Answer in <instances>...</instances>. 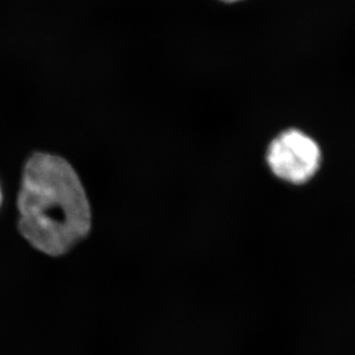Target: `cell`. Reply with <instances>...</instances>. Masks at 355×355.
Here are the masks:
<instances>
[{"instance_id": "277c9868", "label": "cell", "mask_w": 355, "mask_h": 355, "mask_svg": "<svg viewBox=\"0 0 355 355\" xmlns=\"http://www.w3.org/2000/svg\"><path fill=\"white\" fill-rule=\"evenodd\" d=\"M1 202H3V193H1V188H0V207H1Z\"/></svg>"}, {"instance_id": "3957f363", "label": "cell", "mask_w": 355, "mask_h": 355, "mask_svg": "<svg viewBox=\"0 0 355 355\" xmlns=\"http://www.w3.org/2000/svg\"><path fill=\"white\" fill-rule=\"evenodd\" d=\"M224 3H236V1H241V0H222Z\"/></svg>"}, {"instance_id": "7a4b0ae2", "label": "cell", "mask_w": 355, "mask_h": 355, "mask_svg": "<svg viewBox=\"0 0 355 355\" xmlns=\"http://www.w3.org/2000/svg\"><path fill=\"white\" fill-rule=\"evenodd\" d=\"M321 158L316 141L297 130L280 133L266 153V163L273 175L293 184L311 180L320 168Z\"/></svg>"}, {"instance_id": "6da1fadb", "label": "cell", "mask_w": 355, "mask_h": 355, "mask_svg": "<svg viewBox=\"0 0 355 355\" xmlns=\"http://www.w3.org/2000/svg\"><path fill=\"white\" fill-rule=\"evenodd\" d=\"M21 236L49 257H62L92 229V209L79 175L55 155L35 153L24 164L17 195Z\"/></svg>"}]
</instances>
